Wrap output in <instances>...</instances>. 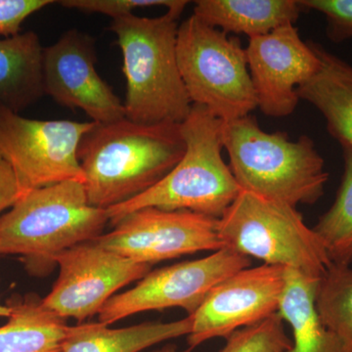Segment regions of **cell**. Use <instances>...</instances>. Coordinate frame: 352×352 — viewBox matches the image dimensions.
I'll return each instance as SVG.
<instances>
[{
  "label": "cell",
  "instance_id": "1",
  "mask_svg": "<svg viewBox=\"0 0 352 352\" xmlns=\"http://www.w3.org/2000/svg\"><path fill=\"white\" fill-rule=\"evenodd\" d=\"M185 148L180 124H94L78 150L88 203L108 210L141 195L175 168Z\"/></svg>",
  "mask_w": 352,
  "mask_h": 352
},
{
  "label": "cell",
  "instance_id": "2",
  "mask_svg": "<svg viewBox=\"0 0 352 352\" xmlns=\"http://www.w3.org/2000/svg\"><path fill=\"white\" fill-rule=\"evenodd\" d=\"M182 10L156 18L131 14L113 20L111 31L122 50L126 119L141 124H182L193 107L176 55Z\"/></svg>",
  "mask_w": 352,
  "mask_h": 352
},
{
  "label": "cell",
  "instance_id": "3",
  "mask_svg": "<svg viewBox=\"0 0 352 352\" xmlns=\"http://www.w3.org/2000/svg\"><path fill=\"white\" fill-rule=\"evenodd\" d=\"M221 138L241 189L295 208L323 196L329 173L309 136L268 133L249 115L222 122Z\"/></svg>",
  "mask_w": 352,
  "mask_h": 352
},
{
  "label": "cell",
  "instance_id": "4",
  "mask_svg": "<svg viewBox=\"0 0 352 352\" xmlns=\"http://www.w3.org/2000/svg\"><path fill=\"white\" fill-rule=\"evenodd\" d=\"M107 210L88 203L85 185L67 180L25 192L0 217V254L22 256L32 274H43L58 254L102 235Z\"/></svg>",
  "mask_w": 352,
  "mask_h": 352
},
{
  "label": "cell",
  "instance_id": "5",
  "mask_svg": "<svg viewBox=\"0 0 352 352\" xmlns=\"http://www.w3.org/2000/svg\"><path fill=\"white\" fill-rule=\"evenodd\" d=\"M221 127L222 120L207 108L193 105L180 124L186 146L182 160L152 188L108 208L109 222L115 226L145 208L190 210L220 219L241 191L222 156Z\"/></svg>",
  "mask_w": 352,
  "mask_h": 352
},
{
  "label": "cell",
  "instance_id": "6",
  "mask_svg": "<svg viewBox=\"0 0 352 352\" xmlns=\"http://www.w3.org/2000/svg\"><path fill=\"white\" fill-rule=\"evenodd\" d=\"M224 248L270 265L321 279L332 265L314 229L296 208L241 189L219 219Z\"/></svg>",
  "mask_w": 352,
  "mask_h": 352
},
{
  "label": "cell",
  "instance_id": "7",
  "mask_svg": "<svg viewBox=\"0 0 352 352\" xmlns=\"http://www.w3.org/2000/svg\"><path fill=\"white\" fill-rule=\"evenodd\" d=\"M176 55L193 105L207 108L222 122L245 117L258 108L245 50L237 36L193 14L178 25Z\"/></svg>",
  "mask_w": 352,
  "mask_h": 352
},
{
  "label": "cell",
  "instance_id": "8",
  "mask_svg": "<svg viewBox=\"0 0 352 352\" xmlns=\"http://www.w3.org/2000/svg\"><path fill=\"white\" fill-rule=\"evenodd\" d=\"M94 124L27 119L0 104V157L23 193L67 180L83 183L78 146Z\"/></svg>",
  "mask_w": 352,
  "mask_h": 352
},
{
  "label": "cell",
  "instance_id": "9",
  "mask_svg": "<svg viewBox=\"0 0 352 352\" xmlns=\"http://www.w3.org/2000/svg\"><path fill=\"white\" fill-rule=\"evenodd\" d=\"M250 265L251 258L223 248L207 258L150 271L134 288L102 307L99 323L111 325L139 312L168 307H182L190 316L214 287Z\"/></svg>",
  "mask_w": 352,
  "mask_h": 352
},
{
  "label": "cell",
  "instance_id": "10",
  "mask_svg": "<svg viewBox=\"0 0 352 352\" xmlns=\"http://www.w3.org/2000/svg\"><path fill=\"white\" fill-rule=\"evenodd\" d=\"M139 263L153 265L194 252L223 249L219 219L190 212L145 208L127 214L112 232L91 241Z\"/></svg>",
  "mask_w": 352,
  "mask_h": 352
},
{
  "label": "cell",
  "instance_id": "11",
  "mask_svg": "<svg viewBox=\"0 0 352 352\" xmlns=\"http://www.w3.org/2000/svg\"><path fill=\"white\" fill-rule=\"evenodd\" d=\"M59 276L50 295L41 300L46 309L61 317L82 322L99 314L118 289L142 279L151 270L94 242L83 243L55 258Z\"/></svg>",
  "mask_w": 352,
  "mask_h": 352
},
{
  "label": "cell",
  "instance_id": "12",
  "mask_svg": "<svg viewBox=\"0 0 352 352\" xmlns=\"http://www.w3.org/2000/svg\"><path fill=\"white\" fill-rule=\"evenodd\" d=\"M286 283V267L263 264L245 268L220 282L193 315L189 349L214 338H228L276 314ZM189 316V315H188Z\"/></svg>",
  "mask_w": 352,
  "mask_h": 352
},
{
  "label": "cell",
  "instance_id": "13",
  "mask_svg": "<svg viewBox=\"0 0 352 352\" xmlns=\"http://www.w3.org/2000/svg\"><path fill=\"white\" fill-rule=\"evenodd\" d=\"M94 38L73 29L43 50L45 94L60 105L80 109L95 124L126 119V109L97 72Z\"/></svg>",
  "mask_w": 352,
  "mask_h": 352
},
{
  "label": "cell",
  "instance_id": "14",
  "mask_svg": "<svg viewBox=\"0 0 352 352\" xmlns=\"http://www.w3.org/2000/svg\"><path fill=\"white\" fill-rule=\"evenodd\" d=\"M256 103L264 115L288 117L300 98L298 88L319 68L309 41H303L295 25L249 39L245 48Z\"/></svg>",
  "mask_w": 352,
  "mask_h": 352
},
{
  "label": "cell",
  "instance_id": "15",
  "mask_svg": "<svg viewBox=\"0 0 352 352\" xmlns=\"http://www.w3.org/2000/svg\"><path fill=\"white\" fill-rule=\"evenodd\" d=\"M319 58L315 75L298 88L300 100L314 106L342 147L352 148V65L321 44L309 41Z\"/></svg>",
  "mask_w": 352,
  "mask_h": 352
},
{
  "label": "cell",
  "instance_id": "16",
  "mask_svg": "<svg viewBox=\"0 0 352 352\" xmlns=\"http://www.w3.org/2000/svg\"><path fill=\"white\" fill-rule=\"evenodd\" d=\"M302 12L296 0H198L194 8V15L208 25L250 38L295 25Z\"/></svg>",
  "mask_w": 352,
  "mask_h": 352
},
{
  "label": "cell",
  "instance_id": "17",
  "mask_svg": "<svg viewBox=\"0 0 352 352\" xmlns=\"http://www.w3.org/2000/svg\"><path fill=\"white\" fill-rule=\"evenodd\" d=\"M319 279L286 268V283L278 314L293 329V346L285 352H352L323 323L316 309Z\"/></svg>",
  "mask_w": 352,
  "mask_h": 352
},
{
  "label": "cell",
  "instance_id": "18",
  "mask_svg": "<svg viewBox=\"0 0 352 352\" xmlns=\"http://www.w3.org/2000/svg\"><path fill=\"white\" fill-rule=\"evenodd\" d=\"M43 50L34 32L0 39V104L19 113L45 94Z\"/></svg>",
  "mask_w": 352,
  "mask_h": 352
},
{
  "label": "cell",
  "instance_id": "19",
  "mask_svg": "<svg viewBox=\"0 0 352 352\" xmlns=\"http://www.w3.org/2000/svg\"><path fill=\"white\" fill-rule=\"evenodd\" d=\"M191 316L170 323H143L122 329L102 323L69 326L62 352H140L164 340L188 336Z\"/></svg>",
  "mask_w": 352,
  "mask_h": 352
},
{
  "label": "cell",
  "instance_id": "20",
  "mask_svg": "<svg viewBox=\"0 0 352 352\" xmlns=\"http://www.w3.org/2000/svg\"><path fill=\"white\" fill-rule=\"evenodd\" d=\"M11 314L0 327V352H62L69 326L36 296H12Z\"/></svg>",
  "mask_w": 352,
  "mask_h": 352
},
{
  "label": "cell",
  "instance_id": "21",
  "mask_svg": "<svg viewBox=\"0 0 352 352\" xmlns=\"http://www.w3.org/2000/svg\"><path fill=\"white\" fill-rule=\"evenodd\" d=\"M344 170L332 207L314 227L332 264L352 263V148L342 147Z\"/></svg>",
  "mask_w": 352,
  "mask_h": 352
},
{
  "label": "cell",
  "instance_id": "22",
  "mask_svg": "<svg viewBox=\"0 0 352 352\" xmlns=\"http://www.w3.org/2000/svg\"><path fill=\"white\" fill-rule=\"evenodd\" d=\"M316 309L322 323L352 351V270L332 265L317 284Z\"/></svg>",
  "mask_w": 352,
  "mask_h": 352
},
{
  "label": "cell",
  "instance_id": "23",
  "mask_svg": "<svg viewBox=\"0 0 352 352\" xmlns=\"http://www.w3.org/2000/svg\"><path fill=\"white\" fill-rule=\"evenodd\" d=\"M292 346L283 318L276 312L254 325L231 333L221 352H285Z\"/></svg>",
  "mask_w": 352,
  "mask_h": 352
},
{
  "label": "cell",
  "instance_id": "24",
  "mask_svg": "<svg viewBox=\"0 0 352 352\" xmlns=\"http://www.w3.org/2000/svg\"><path fill=\"white\" fill-rule=\"evenodd\" d=\"M60 6L87 13L110 16L113 20L133 14V10L144 7L164 6L166 10H184L185 0H63Z\"/></svg>",
  "mask_w": 352,
  "mask_h": 352
},
{
  "label": "cell",
  "instance_id": "25",
  "mask_svg": "<svg viewBox=\"0 0 352 352\" xmlns=\"http://www.w3.org/2000/svg\"><path fill=\"white\" fill-rule=\"evenodd\" d=\"M303 11H316L326 19V34L342 43L352 39V0H300Z\"/></svg>",
  "mask_w": 352,
  "mask_h": 352
},
{
  "label": "cell",
  "instance_id": "26",
  "mask_svg": "<svg viewBox=\"0 0 352 352\" xmlns=\"http://www.w3.org/2000/svg\"><path fill=\"white\" fill-rule=\"evenodd\" d=\"M51 3V0H0V36L19 34L27 18Z\"/></svg>",
  "mask_w": 352,
  "mask_h": 352
},
{
  "label": "cell",
  "instance_id": "27",
  "mask_svg": "<svg viewBox=\"0 0 352 352\" xmlns=\"http://www.w3.org/2000/svg\"><path fill=\"white\" fill-rule=\"evenodd\" d=\"M22 194L12 168L3 157H0V214L6 208L12 207Z\"/></svg>",
  "mask_w": 352,
  "mask_h": 352
},
{
  "label": "cell",
  "instance_id": "28",
  "mask_svg": "<svg viewBox=\"0 0 352 352\" xmlns=\"http://www.w3.org/2000/svg\"><path fill=\"white\" fill-rule=\"evenodd\" d=\"M192 349H188L186 351H177V347L173 346V344H168V346H164L163 349H160L155 352H191Z\"/></svg>",
  "mask_w": 352,
  "mask_h": 352
},
{
  "label": "cell",
  "instance_id": "29",
  "mask_svg": "<svg viewBox=\"0 0 352 352\" xmlns=\"http://www.w3.org/2000/svg\"><path fill=\"white\" fill-rule=\"evenodd\" d=\"M11 314V309L8 305H0V317H6V318H8Z\"/></svg>",
  "mask_w": 352,
  "mask_h": 352
}]
</instances>
